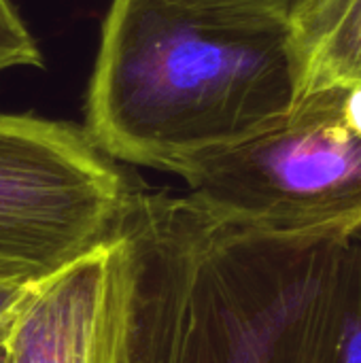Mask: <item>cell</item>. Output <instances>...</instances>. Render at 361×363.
Segmentation results:
<instances>
[{
  "label": "cell",
  "mask_w": 361,
  "mask_h": 363,
  "mask_svg": "<svg viewBox=\"0 0 361 363\" xmlns=\"http://www.w3.org/2000/svg\"><path fill=\"white\" fill-rule=\"evenodd\" d=\"M294 102L285 32L185 0H113L85 102V132L111 160L177 170L238 143Z\"/></svg>",
  "instance_id": "obj_1"
},
{
  "label": "cell",
  "mask_w": 361,
  "mask_h": 363,
  "mask_svg": "<svg viewBox=\"0 0 361 363\" xmlns=\"http://www.w3.org/2000/svg\"><path fill=\"white\" fill-rule=\"evenodd\" d=\"M230 21L272 32H287L304 0H185Z\"/></svg>",
  "instance_id": "obj_9"
},
{
  "label": "cell",
  "mask_w": 361,
  "mask_h": 363,
  "mask_svg": "<svg viewBox=\"0 0 361 363\" xmlns=\"http://www.w3.org/2000/svg\"><path fill=\"white\" fill-rule=\"evenodd\" d=\"M268 363H361V232L326 245Z\"/></svg>",
  "instance_id": "obj_7"
},
{
  "label": "cell",
  "mask_w": 361,
  "mask_h": 363,
  "mask_svg": "<svg viewBox=\"0 0 361 363\" xmlns=\"http://www.w3.org/2000/svg\"><path fill=\"white\" fill-rule=\"evenodd\" d=\"M294 102L361 83V0H304L285 32Z\"/></svg>",
  "instance_id": "obj_8"
},
{
  "label": "cell",
  "mask_w": 361,
  "mask_h": 363,
  "mask_svg": "<svg viewBox=\"0 0 361 363\" xmlns=\"http://www.w3.org/2000/svg\"><path fill=\"white\" fill-rule=\"evenodd\" d=\"M136 291L132 245L115 234L38 283L2 340V363H123Z\"/></svg>",
  "instance_id": "obj_5"
},
{
  "label": "cell",
  "mask_w": 361,
  "mask_h": 363,
  "mask_svg": "<svg viewBox=\"0 0 361 363\" xmlns=\"http://www.w3.org/2000/svg\"><path fill=\"white\" fill-rule=\"evenodd\" d=\"M4 340V338H2ZM0 363H2V345H0Z\"/></svg>",
  "instance_id": "obj_12"
},
{
  "label": "cell",
  "mask_w": 361,
  "mask_h": 363,
  "mask_svg": "<svg viewBox=\"0 0 361 363\" xmlns=\"http://www.w3.org/2000/svg\"><path fill=\"white\" fill-rule=\"evenodd\" d=\"M40 281L0 272V336L9 332Z\"/></svg>",
  "instance_id": "obj_11"
},
{
  "label": "cell",
  "mask_w": 361,
  "mask_h": 363,
  "mask_svg": "<svg viewBox=\"0 0 361 363\" xmlns=\"http://www.w3.org/2000/svg\"><path fill=\"white\" fill-rule=\"evenodd\" d=\"M134 189L83 125L0 113V272L55 274L115 234Z\"/></svg>",
  "instance_id": "obj_3"
},
{
  "label": "cell",
  "mask_w": 361,
  "mask_h": 363,
  "mask_svg": "<svg viewBox=\"0 0 361 363\" xmlns=\"http://www.w3.org/2000/svg\"><path fill=\"white\" fill-rule=\"evenodd\" d=\"M121 230L136 264L134 315L123 363H166L185 266L174 196L136 187L121 217Z\"/></svg>",
  "instance_id": "obj_6"
},
{
  "label": "cell",
  "mask_w": 361,
  "mask_h": 363,
  "mask_svg": "<svg viewBox=\"0 0 361 363\" xmlns=\"http://www.w3.org/2000/svg\"><path fill=\"white\" fill-rule=\"evenodd\" d=\"M183 289L166 363H268L313 285L321 249L266 240L179 196Z\"/></svg>",
  "instance_id": "obj_4"
},
{
  "label": "cell",
  "mask_w": 361,
  "mask_h": 363,
  "mask_svg": "<svg viewBox=\"0 0 361 363\" xmlns=\"http://www.w3.org/2000/svg\"><path fill=\"white\" fill-rule=\"evenodd\" d=\"M2 338H4V334H2V336H0V345H2Z\"/></svg>",
  "instance_id": "obj_13"
},
{
  "label": "cell",
  "mask_w": 361,
  "mask_h": 363,
  "mask_svg": "<svg viewBox=\"0 0 361 363\" xmlns=\"http://www.w3.org/2000/svg\"><path fill=\"white\" fill-rule=\"evenodd\" d=\"M40 49L13 0H0V74L13 68L40 66Z\"/></svg>",
  "instance_id": "obj_10"
},
{
  "label": "cell",
  "mask_w": 361,
  "mask_h": 363,
  "mask_svg": "<svg viewBox=\"0 0 361 363\" xmlns=\"http://www.w3.org/2000/svg\"><path fill=\"white\" fill-rule=\"evenodd\" d=\"M189 196L221 221L317 247L361 232V83L291 102L268 128L185 162Z\"/></svg>",
  "instance_id": "obj_2"
}]
</instances>
